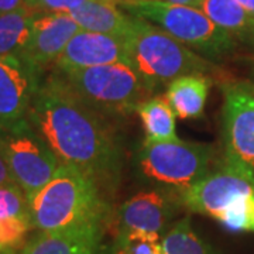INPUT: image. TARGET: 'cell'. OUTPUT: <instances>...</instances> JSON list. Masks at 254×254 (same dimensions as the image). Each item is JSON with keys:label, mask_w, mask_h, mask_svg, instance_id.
<instances>
[{"label": "cell", "mask_w": 254, "mask_h": 254, "mask_svg": "<svg viewBox=\"0 0 254 254\" xmlns=\"http://www.w3.org/2000/svg\"><path fill=\"white\" fill-rule=\"evenodd\" d=\"M41 72L16 55L0 57V127L27 119Z\"/></svg>", "instance_id": "cell-10"}, {"label": "cell", "mask_w": 254, "mask_h": 254, "mask_svg": "<svg viewBox=\"0 0 254 254\" xmlns=\"http://www.w3.org/2000/svg\"><path fill=\"white\" fill-rule=\"evenodd\" d=\"M28 210L37 232L103 226L108 216V205L96 182L63 164L54 178L28 199Z\"/></svg>", "instance_id": "cell-2"}, {"label": "cell", "mask_w": 254, "mask_h": 254, "mask_svg": "<svg viewBox=\"0 0 254 254\" xmlns=\"http://www.w3.org/2000/svg\"><path fill=\"white\" fill-rule=\"evenodd\" d=\"M27 120L63 165L89 177L102 192L115 190L123 151L109 118L78 98L55 72L40 83Z\"/></svg>", "instance_id": "cell-1"}, {"label": "cell", "mask_w": 254, "mask_h": 254, "mask_svg": "<svg viewBox=\"0 0 254 254\" xmlns=\"http://www.w3.org/2000/svg\"><path fill=\"white\" fill-rule=\"evenodd\" d=\"M210 79L205 73L184 75L168 83L165 99L180 119H198L205 112Z\"/></svg>", "instance_id": "cell-16"}, {"label": "cell", "mask_w": 254, "mask_h": 254, "mask_svg": "<svg viewBox=\"0 0 254 254\" xmlns=\"http://www.w3.org/2000/svg\"><path fill=\"white\" fill-rule=\"evenodd\" d=\"M254 190V180L235 167H223L180 192V202L190 212L216 219L239 195Z\"/></svg>", "instance_id": "cell-9"}, {"label": "cell", "mask_w": 254, "mask_h": 254, "mask_svg": "<svg viewBox=\"0 0 254 254\" xmlns=\"http://www.w3.org/2000/svg\"><path fill=\"white\" fill-rule=\"evenodd\" d=\"M116 63H128L125 38L79 30L54 65L55 71H71Z\"/></svg>", "instance_id": "cell-12"}, {"label": "cell", "mask_w": 254, "mask_h": 254, "mask_svg": "<svg viewBox=\"0 0 254 254\" xmlns=\"http://www.w3.org/2000/svg\"><path fill=\"white\" fill-rule=\"evenodd\" d=\"M125 40L128 64L153 92L160 85L184 75L206 73L213 69L208 58L200 57L163 28L143 18L133 17Z\"/></svg>", "instance_id": "cell-3"}, {"label": "cell", "mask_w": 254, "mask_h": 254, "mask_svg": "<svg viewBox=\"0 0 254 254\" xmlns=\"http://www.w3.org/2000/svg\"><path fill=\"white\" fill-rule=\"evenodd\" d=\"M165 254H215L193 232L190 218L181 219L163 237Z\"/></svg>", "instance_id": "cell-20"}, {"label": "cell", "mask_w": 254, "mask_h": 254, "mask_svg": "<svg viewBox=\"0 0 254 254\" xmlns=\"http://www.w3.org/2000/svg\"><path fill=\"white\" fill-rule=\"evenodd\" d=\"M26 6V0H0V14L21 9Z\"/></svg>", "instance_id": "cell-25"}, {"label": "cell", "mask_w": 254, "mask_h": 254, "mask_svg": "<svg viewBox=\"0 0 254 254\" xmlns=\"http://www.w3.org/2000/svg\"><path fill=\"white\" fill-rule=\"evenodd\" d=\"M118 4L127 14L157 24L205 58H222L235 50L236 40L198 7L164 0H120Z\"/></svg>", "instance_id": "cell-5"}, {"label": "cell", "mask_w": 254, "mask_h": 254, "mask_svg": "<svg viewBox=\"0 0 254 254\" xmlns=\"http://www.w3.org/2000/svg\"><path fill=\"white\" fill-rule=\"evenodd\" d=\"M0 155L27 200L54 178L61 163L27 119L0 127Z\"/></svg>", "instance_id": "cell-6"}, {"label": "cell", "mask_w": 254, "mask_h": 254, "mask_svg": "<svg viewBox=\"0 0 254 254\" xmlns=\"http://www.w3.org/2000/svg\"><path fill=\"white\" fill-rule=\"evenodd\" d=\"M216 220L233 232H254V190L239 195Z\"/></svg>", "instance_id": "cell-21"}, {"label": "cell", "mask_w": 254, "mask_h": 254, "mask_svg": "<svg viewBox=\"0 0 254 254\" xmlns=\"http://www.w3.org/2000/svg\"><path fill=\"white\" fill-rule=\"evenodd\" d=\"M112 254H165V252L160 235L133 232L116 236Z\"/></svg>", "instance_id": "cell-22"}, {"label": "cell", "mask_w": 254, "mask_h": 254, "mask_svg": "<svg viewBox=\"0 0 254 254\" xmlns=\"http://www.w3.org/2000/svg\"><path fill=\"white\" fill-rule=\"evenodd\" d=\"M81 30L125 38L131 27L133 17L119 9L112 0H86L68 13Z\"/></svg>", "instance_id": "cell-15"}, {"label": "cell", "mask_w": 254, "mask_h": 254, "mask_svg": "<svg viewBox=\"0 0 254 254\" xmlns=\"http://www.w3.org/2000/svg\"><path fill=\"white\" fill-rule=\"evenodd\" d=\"M199 9L235 40L254 44V17L236 0H200Z\"/></svg>", "instance_id": "cell-17"}, {"label": "cell", "mask_w": 254, "mask_h": 254, "mask_svg": "<svg viewBox=\"0 0 254 254\" xmlns=\"http://www.w3.org/2000/svg\"><path fill=\"white\" fill-rule=\"evenodd\" d=\"M112 1H115V3H119V1H120V0H112Z\"/></svg>", "instance_id": "cell-30"}, {"label": "cell", "mask_w": 254, "mask_h": 254, "mask_svg": "<svg viewBox=\"0 0 254 254\" xmlns=\"http://www.w3.org/2000/svg\"><path fill=\"white\" fill-rule=\"evenodd\" d=\"M79 30L68 13H37L30 40L20 58L41 72L46 66L55 64Z\"/></svg>", "instance_id": "cell-11"}, {"label": "cell", "mask_w": 254, "mask_h": 254, "mask_svg": "<svg viewBox=\"0 0 254 254\" xmlns=\"http://www.w3.org/2000/svg\"><path fill=\"white\" fill-rule=\"evenodd\" d=\"M26 216H30L28 200L21 188L14 182L0 185V222Z\"/></svg>", "instance_id": "cell-23"}, {"label": "cell", "mask_w": 254, "mask_h": 254, "mask_svg": "<svg viewBox=\"0 0 254 254\" xmlns=\"http://www.w3.org/2000/svg\"><path fill=\"white\" fill-rule=\"evenodd\" d=\"M10 182H14L11 180V175L9 173V168H7V165L4 163V160H3V157L0 155V185H3V184H10Z\"/></svg>", "instance_id": "cell-26"}, {"label": "cell", "mask_w": 254, "mask_h": 254, "mask_svg": "<svg viewBox=\"0 0 254 254\" xmlns=\"http://www.w3.org/2000/svg\"><path fill=\"white\" fill-rule=\"evenodd\" d=\"M86 0H26V6L37 13H71Z\"/></svg>", "instance_id": "cell-24"}, {"label": "cell", "mask_w": 254, "mask_h": 254, "mask_svg": "<svg viewBox=\"0 0 254 254\" xmlns=\"http://www.w3.org/2000/svg\"><path fill=\"white\" fill-rule=\"evenodd\" d=\"M103 226L38 232L23 246L20 254H100Z\"/></svg>", "instance_id": "cell-14"}, {"label": "cell", "mask_w": 254, "mask_h": 254, "mask_svg": "<svg viewBox=\"0 0 254 254\" xmlns=\"http://www.w3.org/2000/svg\"><path fill=\"white\" fill-rule=\"evenodd\" d=\"M173 212V199L167 193L140 192L119 208L118 235L133 232L160 235Z\"/></svg>", "instance_id": "cell-13"}, {"label": "cell", "mask_w": 254, "mask_h": 254, "mask_svg": "<svg viewBox=\"0 0 254 254\" xmlns=\"http://www.w3.org/2000/svg\"><path fill=\"white\" fill-rule=\"evenodd\" d=\"M236 1L254 17V0H236Z\"/></svg>", "instance_id": "cell-28"}, {"label": "cell", "mask_w": 254, "mask_h": 254, "mask_svg": "<svg viewBox=\"0 0 254 254\" xmlns=\"http://www.w3.org/2000/svg\"><path fill=\"white\" fill-rule=\"evenodd\" d=\"M55 73L78 98L109 119L125 118L137 112V108L153 93L128 63Z\"/></svg>", "instance_id": "cell-4"}, {"label": "cell", "mask_w": 254, "mask_h": 254, "mask_svg": "<svg viewBox=\"0 0 254 254\" xmlns=\"http://www.w3.org/2000/svg\"><path fill=\"white\" fill-rule=\"evenodd\" d=\"M36 14L27 6L0 14V57H20L30 40Z\"/></svg>", "instance_id": "cell-19"}, {"label": "cell", "mask_w": 254, "mask_h": 254, "mask_svg": "<svg viewBox=\"0 0 254 254\" xmlns=\"http://www.w3.org/2000/svg\"><path fill=\"white\" fill-rule=\"evenodd\" d=\"M212 158L210 144L175 138L145 141L138 153V165L147 178L182 190L210 173Z\"/></svg>", "instance_id": "cell-7"}, {"label": "cell", "mask_w": 254, "mask_h": 254, "mask_svg": "<svg viewBox=\"0 0 254 254\" xmlns=\"http://www.w3.org/2000/svg\"><path fill=\"white\" fill-rule=\"evenodd\" d=\"M164 1H170L174 4H182V6H190V7H198L200 6V0H164Z\"/></svg>", "instance_id": "cell-27"}, {"label": "cell", "mask_w": 254, "mask_h": 254, "mask_svg": "<svg viewBox=\"0 0 254 254\" xmlns=\"http://www.w3.org/2000/svg\"><path fill=\"white\" fill-rule=\"evenodd\" d=\"M137 115L144 128L145 141H167L175 134V113L164 95L150 96L138 108Z\"/></svg>", "instance_id": "cell-18"}, {"label": "cell", "mask_w": 254, "mask_h": 254, "mask_svg": "<svg viewBox=\"0 0 254 254\" xmlns=\"http://www.w3.org/2000/svg\"><path fill=\"white\" fill-rule=\"evenodd\" d=\"M0 254H14V252H10L7 249H3L1 246H0Z\"/></svg>", "instance_id": "cell-29"}, {"label": "cell", "mask_w": 254, "mask_h": 254, "mask_svg": "<svg viewBox=\"0 0 254 254\" xmlns=\"http://www.w3.org/2000/svg\"><path fill=\"white\" fill-rule=\"evenodd\" d=\"M225 164L254 180V88L233 83L223 89Z\"/></svg>", "instance_id": "cell-8"}]
</instances>
